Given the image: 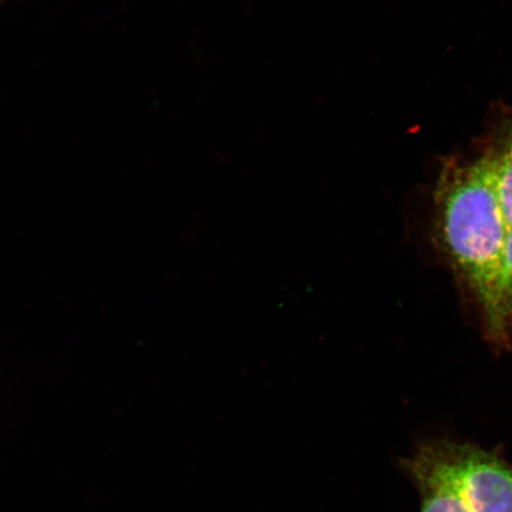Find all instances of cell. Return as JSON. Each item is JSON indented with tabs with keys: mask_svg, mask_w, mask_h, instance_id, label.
Here are the masks:
<instances>
[{
	"mask_svg": "<svg viewBox=\"0 0 512 512\" xmlns=\"http://www.w3.org/2000/svg\"><path fill=\"white\" fill-rule=\"evenodd\" d=\"M435 238L482 312L492 342L512 341V121L476 157L447 160L435 188Z\"/></svg>",
	"mask_w": 512,
	"mask_h": 512,
	"instance_id": "1",
	"label": "cell"
},
{
	"mask_svg": "<svg viewBox=\"0 0 512 512\" xmlns=\"http://www.w3.org/2000/svg\"><path fill=\"white\" fill-rule=\"evenodd\" d=\"M431 444L471 512H512V466L477 446L446 440Z\"/></svg>",
	"mask_w": 512,
	"mask_h": 512,
	"instance_id": "2",
	"label": "cell"
},
{
	"mask_svg": "<svg viewBox=\"0 0 512 512\" xmlns=\"http://www.w3.org/2000/svg\"><path fill=\"white\" fill-rule=\"evenodd\" d=\"M0 2H6V0H0Z\"/></svg>",
	"mask_w": 512,
	"mask_h": 512,
	"instance_id": "3",
	"label": "cell"
}]
</instances>
